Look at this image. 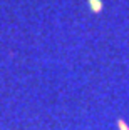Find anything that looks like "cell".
Returning <instances> with one entry per match:
<instances>
[{
	"label": "cell",
	"mask_w": 129,
	"mask_h": 130,
	"mask_svg": "<svg viewBox=\"0 0 129 130\" xmlns=\"http://www.w3.org/2000/svg\"><path fill=\"white\" fill-rule=\"evenodd\" d=\"M89 4L92 5V10L94 12H99L101 7H102V2H99V0H89Z\"/></svg>",
	"instance_id": "1"
}]
</instances>
